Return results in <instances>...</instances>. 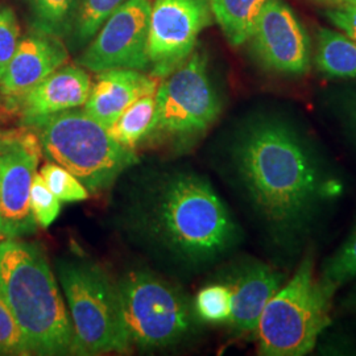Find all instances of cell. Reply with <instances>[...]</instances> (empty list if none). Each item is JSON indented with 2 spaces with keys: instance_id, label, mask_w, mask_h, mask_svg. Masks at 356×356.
I'll return each instance as SVG.
<instances>
[{
  "instance_id": "9",
  "label": "cell",
  "mask_w": 356,
  "mask_h": 356,
  "mask_svg": "<svg viewBox=\"0 0 356 356\" xmlns=\"http://www.w3.org/2000/svg\"><path fill=\"white\" fill-rule=\"evenodd\" d=\"M151 10L149 0L123 3L108 16L76 63L94 73L110 69H148Z\"/></svg>"
},
{
  "instance_id": "21",
  "label": "cell",
  "mask_w": 356,
  "mask_h": 356,
  "mask_svg": "<svg viewBox=\"0 0 356 356\" xmlns=\"http://www.w3.org/2000/svg\"><path fill=\"white\" fill-rule=\"evenodd\" d=\"M318 277L334 296L346 284L356 280V220L341 247L323 263Z\"/></svg>"
},
{
  "instance_id": "23",
  "label": "cell",
  "mask_w": 356,
  "mask_h": 356,
  "mask_svg": "<svg viewBox=\"0 0 356 356\" xmlns=\"http://www.w3.org/2000/svg\"><path fill=\"white\" fill-rule=\"evenodd\" d=\"M195 314L209 323H229L232 313V291L226 284H213L195 297Z\"/></svg>"
},
{
  "instance_id": "13",
  "label": "cell",
  "mask_w": 356,
  "mask_h": 356,
  "mask_svg": "<svg viewBox=\"0 0 356 356\" xmlns=\"http://www.w3.org/2000/svg\"><path fill=\"white\" fill-rule=\"evenodd\" d=\"M67 51L61 38L35 31L20 38L17 49L0 81V97L16 108L22 98L42 79L64 66Z\"/></svg>"
},
{
  "instance_id": "8",
  "label": "cell",
  "mask_w": 356,
  "mask_h": 356,
  "mask_svg": "<svg viewBox=\"0 0 356 356\" xmlns=\"http://www.w3.org/2000/svg\"><path fill=\"white\" fill-rule=\"evenodd\" d=\"M154 98L153 132L166 135L185 149L204 136L222 111L202 51H193L184 64L166 76Z\"/></svg>"
},
{
  "instance_id": "2",
  "label": "cell",
  "mask_w": 356,
  "mask_h": 356,
  "mask_svg": "<svg viewBox=\"0 0 356 356\" xmlns=\"http://www.w3.org/2000/svg\"><path fill=\"white\" fill-rule=\"evenodd\" d=\"M0 293L31 354H76L69 310L47 256L38 245L20 238L0 242Z\"/></svg>"
},
{
  "instance_id": "20",
  "label": "cell",
  "mask_w": 356,
  "mask_h": 356,
  "mask_svg": "<svg viewBox=\"0 0 356 356\" xmlns=\"http://www.w3.org/2000/svg\"><path fill=\"white\" fill-rule=\"evenodd\" d=\"M35 31L57 38L72 32L81 0H26Z\"/></svg>"
},
{
  "instance_id": "32",
  "label": "cell",
  "mask_w": 356,
  "mask_h": 356,
  "mask_svg": "<svg viewBox=\"0 0 356 356\" xmlns=\"http://www.w3.org/2000/svg\"><path fill=\"white\" fill-rule=\"evenodd\" d=\"M317 1L325 3V4H330V6H334V7H338V6H343V4L355 1V0H317Z\"/></svg>"
},
{
  "instance_id": "3",
  "label": "cell",
  "mask_w": 356,
  "mask_h": 356,
  "mask_svg": "<svg viewBox=\"0 0 356 356\" xmlns=\"http://www.w3.org/2000/svg\"><path fill=\"white\" fill-rule=\"evenodd\" d=\"M154 214L156 229L166 245L195 264L229 252L241 238L227 206L198 175L181 173L166 181Z\"/></svg>"
},
{
  "instance_id": "30",
  "label": "cell",
  "mask_w": 356,
  "mask_h": 356,
  "mask_svg": "<svg viewBox=\"0 0 356 356\" xmlns=\"http://www.w3.org/2000/svg\"><path fill=\"white\" fill-rule=\"evenodd\" d=\"M15 134H16V132H13V131H10V132L0 131V153L3 152V151L7 148V145L13 140Z\"/></svg>"
},
{
  "instance_id": "5",
  "label": "cell",
  "mask_w": 356,
  "mask_h": 356,
  "mask_svg": "<svg viewBox=\"0 0 356 356\" xmlns=\"http://www.w3.org/2000/svg\"><path fill=\"white\" fill-rule=\"evenodd\" d=\"M40 151L74 175L91 191L107 189L138 161L134 149L123 147L108 129L85 110H69L32 123Z\"/></svg>"
},
{
  "instance_id": "29",
  "label": "cell",
  "mask_w": 356,
  "mask_h": 356,
  "mask_svg": "<svg viewBox=\"0 0 356 356\" xmlns=\"http://www.w3.org/2000/svg\"><path fill=\"white\" fill-rule=\"evenodd\" d=\"M342 307L348 312H356V288L344 297Z\"/></svg>"
},
{
  "instance_id": "1",
  "label": "cell",
  "mask_w": 356,
  "mask_h": 356,
  "mask_svg": "<svg viewBox=\"0 0 356 356\" xmlns=\"http://www.w3.org/2000/svg\"><path fill=\"white\" fill-rule=\"evenodd\" d=\"M235 179L268 238L285 257L300 254L343 182L325 153L292 123L257 119L229 147Z\"/></svg>"
},
{
  "instance_id": "11",
  "label": "cell",
  "mask_w": 356,
  "mask_h": 356,
  "mask_svg": "<svg viewBox=\"0 0 356 356\" xmlns=\"http://www.w3.org/2000/svg\"><path fill=\"white\" fill-rule=\"evenodd\" d=\"M40 145L35 132H16L0 153V238L17 239L35 234L38 222L31 207Z\"/></svg>"
},
{
  "instance_id": "12",
  "label": "cell",
  "mask_w": 356,
  "mask_h": 356,
  "mask_svg": "<svg viewBox=\"0 0 356 356\" xmlns=\"http://www.w3.org/2000/svg\"><path fill=\"white\" fill-rule=\"evenodd\" d=\"M248 41L256 60L269 72L291 76L309 72V38L282 0H267Z\"/></svg>"
},
{
  "instance_id": "22",
  "label": "cell",
  "mask_w": 356,
  "mask_h": 356,
  "mask_svg": "<svg viewBox=\"0 0 356 356\" xmlns=\"http://www.w3.org/2000/svg\"><path fill=\"white\" fill-rule=\"evenodd\" d=\"M127 0H81L76 13L73 38L82 47L98 33L108 16Z\"/></svg>"
},
{
  "instance_id": "27",
  "label": "cell",
  "mask_w": 356,
  "mask_h": 356,
  "mask_svg": "<svg viewBox=\"0 0 356 356\" xmlns=\"http://www.w3.org/2000/svg\"><path fill=\"white\" fill-rule=\"evenodd\" d=\"M20 42V26L13 8L0 6V81Z\"/></svg>"
},
{
  "instance_id": "14",
  "label": "cell",
  "mask_w": 356,
  "mask_h": 356,
  "mask_svg": "<svg viewBox=\"0 0 356 356\" xmlns=\"http://www.w3.org/2000/svg\"><path fill=\"white\" fill-rule=\"evenodd\" d=\"M90 89L89 76L82 67L61 66L29 90L16 108L28 127L40 119L83 106Z\"/></svg>"
},
{
  "instance_id": "17",
  "label": "cell",
  "mask_w": 356,
  "mask_h": 356,
  "mask_svg": "<svg viewBox=\"0 0 356 356\" xmlns=\"http://www.w3.org/2000/svg\"><path fill=\"white\" fill-rule=\"evenodd\" d=\"M267 0H209L210 10L232 47L251 38Z\"/></svg>"
},
{
  "instance_id": "19",
  "label": "cell",
  "mask_w": 356,
  "mask_h": 356,
  "mask_svg": "<svg viewBox=\"0 0 356 356\" xmlns=\"http://www.w3.org/2000/svg\"><path fill=\"white\" fill-rule=\"evenodd\" d=\"M156 126V98L147 95L132 103L118 118L113 126L107 128L108 134L123 147L134 149L153 134Z\"/></svg>"
},
{
  "instance_id": "25",
  "label": "cell",
  "mask_w": 356,
  "mask_h": 356,
  "mask_svg": "<svg viewBox=\"0 0 356 356\" xmlns=\"http://www.w3.org/2000/svg\"><path fill=\"white\" fill-rule=\"evenodd\" d=\"M31 207L38 226L47 229L61 211V201L53 194L41 175H35L31 186Z\"/></svg>"
},
{
  "instance_id": "7",
  "label": "cell",
  "mask_w": 356,
  "mask_h": 356,
  "mask_svg": "<svg viewBox=\"0 0 356 356\" xmlns=\"http://www.w3.org/2000/svg\"><path fill=\"white\" fill-rule=\"evenodd\" d=\"M129 343L141 348L177 343L191 329L193 313L186 297L149 272H131L116 284Z\"/></svg>"
},
{
  "instance_id": "6",
  "label": "cell",
  "mask_w": 356,
  "mask_h": 356,
  "mask_svg": "<svg viewBox=\"0 0 356 356\" xmlns=\"http://www.w3.org/2000/svg\"><path fill=\"white\" fill-rule=\"evenodd\" d=\"M57 270L74 330L76 354L127 351L131 343L116 285L104 270L86 261H61Z\"/></svg>"
},
{
  "instance_id": "15",
  "label": "cell",
  "mask_w": 356,
  "mask_h": 356,
  "mask_svg": "<svg viewBox=\"0 0 356 356\" xmlns=\"http://www.w3.org/2000/svg\"><path fill=\"white\" fill-rule=\"evenodd\" d=\"M157 81L135 69H110L101 72L90 89L83 110L106 128L113 126L132 103L153 95Z\"/></svg>"
},
{
  "instance_id": "16",
  "label": "cell",
  "mask_w": 356,
  "mask_h": 356,
  "mask_svg": "<svg viewBox=\"0 0 356 356\" xmlns=\"http://www.w3.org/2000/svg\"><path fill=\"white\" fill-rule=\"evenodd\" d=\"M286 281L285 273L261 261H250L234 277L229 323L239 334L254 332L268 301Z\"/></svg>"
},
{
  "instance_id": "10",
  "label": "cell",
  "mask_w": 356,
  "mask_h": 356,
  "mask_svg": "<svg viewBox=\"0 0 356 356\" xmlns=\"http://www.w3.org/2000/svg\"><path fill=\"white\" fill-rule=\"evenodd\" d=\"M211 20L209 0H154L148 40L153 76L165 78L184 64Z\"/></svg>"
},
{
  "instance_id": "26",
  "label": "cell",
  "mask_w": 356,
  "mask_h": 356,
  "mask_svg": "<svg viewBox=\"0 0 356 356\" xmlns=\"http://www.w3.org/2000/svg\"><path fill=\"white\" fill-rule=\"evenodd\" d=\"M26 338L0 293V355H29Z\"/></svg>"
},
{
  "instance_id": "4",
  "label": "cell",
  "mask_w": 356,
  "mask_h": 356,
  "mask_svg": "<svg viewBox=\"0 0 356 356\" xmlns=\"http://www.w3.org/2000/svg\"><path fill=\"white\" fill-rule=\"evenodd\" d=\"M332 297L316 275L313 250H307L292 277L275 293L261 313L254 331L259 355L312 353L331 323Z\"/></svg>"
},
{
  "instance_id": "24",
  "label": "cell",
  "mask_w": 356,
  "mask_h": 356,
  "mask_svg": "<svg viewBox=\"0 0 356 356\" xmlns=\"http://www.w3.org/2000/svg\"><path fill=\"white\" fill-rule=\"evenodd\" d=\"M40 175L61 202H81L89 198V191L81 181L56 163H47L41 168Z\"/></svg>"
},
{
  "instance_id": "18",
  "label": "cell",
  "mask_w": 356,
  "mask_h": 356,
  "mask_svg": "<svg viewBox=\"0 0 356 356\" xmlns=\"http://www.w3.org/2000/svg\"><path fill=\"white\" fill-rule=\"evenodd\" d=\"M316 65L326 76L356 78V41L330 29H321Z\"/></svg>"
},
{
  "instance_id": "31",
  "label": "cell",
  "mask_w": 356,
  "mask_h": 356,
  "mask_svg": "<svg viewBox=\"0 0 356 356\" xmlns=\"http://www.w3.org/2000/svg\"><path fill=\"white\" fill-rule=\"evenodd\" d=\"M350 116H351V132H353V138H354L356 144V101L353 104Z\"/></svg>"
},
{
  "instance_id": "28",
  "label": "cell",
  "mask_w": 356,
  "mask_h": 356,
  "mask_svg": "<svg viewBox=\"0 0 356 356\" xmlns=\"http://www.w3.org/2000/svg\"><path fill=\"white\" fill-rule=\"evenodd\" d=\"M327 17L334 26H338L348 38L356 41V0L334 7L327 13Z\"/></svg>"
}]
</instances>
